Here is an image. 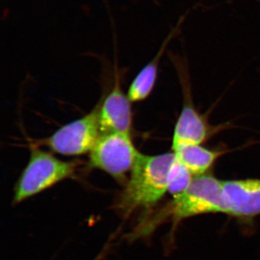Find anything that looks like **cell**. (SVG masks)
I'll return each instance as SVG.
<instances>
[{
    "mask_svg": "<svg viewBox=\"0 0 260 260\" xmlns=\"http://www.w3.org/2000/svg\"><path fill=\"white\" fill-rule=\"evenodd\" d=\"M77 167L76 161H64L32 145L28 164L15 186L13 203H21L73 177Z\"/></svg>",
    "mask_w": 260,
    "mask_h": 260,
    "instance_id": "cell-2",
    "label": "cell"
},
{
    "mask_svg": "<svg viewBox=\"0 0 260 260\" xmlns=\"http://www.w3.org/2000/svg\"><path fill=\"white\" fill-rule=\"evenodd\" d=\"M104 254H105V251H104V252H102V254H99V255L97 257L93 260H102L103 258H104Z\"/></svg>",
    "mask_w": 260,
    "mask_h": 260,
    "instance_id": "cell-12",
    "label": "cell"
},
{
    "mask_svg": "<svg viewBox=\"0 0 260 260\" xmlns=\"http://www.w3.org/2000/svg\"><path fill=\"white\" fill-rule=\"evenodd\" d=\"M139 153L131 133L101 135L89 153L88 167L103 171L125 185Z\"/></svg>",
    "mask_w": 260,
    "mask_h": 260,
    "instance_id": "cell-4",
    "label": "cell"
},
{
    "mask_svg": "<svg viewBox=\"0 0 260 260\" xmlns=\"http://www.w3.org/2000/svg\"><path fill=\"white\" fill-rule=\"evenodd\" d=\"M99 105L88 114L65 124L49 138L41 140L54 153L64 155H80L90 153L101 135Z\"/></svg>",
    "mask_w": 260,
    "mask_h": 260,
    "instance_id": "cell-5",
    "label": "cell"
},
{
    "mask_svg": "<svg viewBox=\"0 0 260 260\" xmlns=\"http://www.w3.org/2000/svg\"><path fill=\"white\" fill-rule=\"evenodd\" d=\"M228 215L251 219L260 215V179L223 181Z\"/></svg>",
    "mask_w": 260,
    "mask_h": 260,
    "instance_id": "cell-6",
    "label": "cell"
},
{
    "mask_svg": "<svg viewBox=\"0 0 260 260\" xmlns=\"http://www.w3.org/2000/svg\"><path fill=\"white\" fill-rule=\"evenodd\" d=\"M209 135L203 116L190 104L183 107L173 135L172 148L179 145H201Z\"/></svg>",
    "mask_w": 260,
    "mask_h": 260,
    "instance_id": "cell-8",
    "label": "cell"
},
{
    "mask_svg": "<svg viewBox=\"0 0 260 260\" xmlns=\"http://www.w3.org/2000/svg\"><path fill=\"white\" fill-rule=\"evenodd\" d=\"M173 153L194 177L203 175L213 167L223 152L212 150L200 145H179L172 148Z\"/></svg>",
    "mask_w": 260,
    "mask_h": 260,
    "instance_id": "cell-9",
    "label": "cell"
},
{
    "mask_svg": "<svg viewBox=\"0 0 260 260\" xmlns=\"http://www.w3.org/2000/svg\"><path fill=\"white\" fill-rule=\"evenodd\" d=\"M165 212L176 222L204 214L228 215L223 181L210 174L196 176L185 190L173 196Z\"/></svg>",
    "mask_w": 260,
    "mask_h": 260,
    "instance_id": "cell-3",
    "label": "cell"
},
{
    "mask_svg": "<svg viewBox=\"0 0 260 260\" xmlns=\"http://www.w3.org/2000/svg\"><path fill=\"white\" fill-rule=\"evenodd\" d=\"M115 83L101 103L99 109V129L101 135L109 133H131L133 113L130 101L121 89L120 82L116 78Z\"/></svg>",
    "mask_w": 260,
    "mask_h": 260,
    "instance_id": "cell-7",
    "label": "cell"
},
{
    "mask_svg": "<svg viewBox=\"0 0 260 260\" xmlns=\"http://www.w3.org/2000/svg\"><path fill=\"white\" fill-rule=\"evenodd\" d=\"M174 159L173 152L156 155L139 153L118 201L123 214L149 209L162 199L169 191V174Z\"/></svg>",
    "mask_w": 260,
    "mask_h": 260,
    "instance_id": "cell-1",
    "label": "cell"
},
{
    "mask_svg": "<svg viewBox=\"0 0 260 260\" xmlns=\"http://www.w3.org/2000/svg\"><path fill=\"white\" fill-rule=\"evenodd\" d=\"M182 20L183 19L181 18L176 28H174V30H172V31L170 32L169 37L167 38L165 42L162 44V47L160 48L157 56L140 72L138 76L133 80V83L130 85L127 94L130 102H141V101L145 100L151 93L154 85H155V81H156L160 58L164 54L169 42L177 34V30L180 29Z\"/></svg>",
    "mask_w": 260,
    "mask_h": 260,
    "instance_id": "cell-10",
    "label": "cell"
},
{
    "mask_svg": "<svg viewBox=\"0 0 260 260\" xmlns=\"http://www.w3.org/2000/svg\"><path fill=\"white\" fill-rule=\"evenodd\" d=\"M194 177L175 156L169 174V192L174 196L185 190Z\"/></svg>",
    "mask_w": 260,
    "mask_h": 260,
    "instance_id": "cell-11",
    "label": "cell"
}]
</instances>
